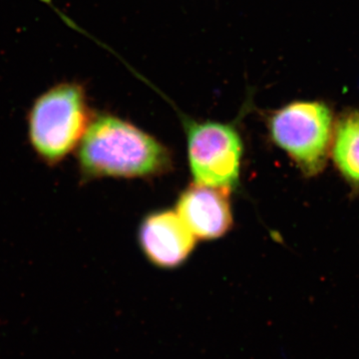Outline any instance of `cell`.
Segmentation results:
<instances>
[{"label":"cell","instance_id":"1","mask_svg":"<svg viewBox=\"0 0 359 359\" xmlns=\"http://www.w3.org/2000/svg\"><path fill=\"white\" fill-rule=\"evenodd\" d=\"M82 178L146 179L171 171V151L131 123L111 115L90 122L77 149Z\"/></svg>","mask_w":359,"mask_h":359},{"label":"cell","instance_id":"2","mask_svg":"<svg viewBox=\"0 0 359 359\" xmlns=\"http://www.w3.org/2000/svg\"><path fill=\"white\" fill-rule=\"evenodd\" d=\"M83 89L65 83L45 92L28 116L33 151L49 166L65 160L79 146L90 124Z\"/></svg>","mask_w":359,"mask_h":359},{"label":"cell","instance_id":"3","mask_svg":"<svg viewBox=\"0 0 359 359\" xmlns=\"http://www.w3.org/2000/svg\"><path fill=\"white\" fill-rule=\"evenodd\" d=\"M271 141L306 177L327 166L334 140V117L327 104L297 101L275 111L268 119Z\"/></svg>","mask_w":359,"mask_h":359},{"label":"cell","instance_id":"4","mask_svg":"<svg viewBox=\"0 0 359 359\" xmlns=\"http://www.w3.org/2000/svg\"><path fill=\"white\" fill-rule=\"evenodd\" d=\"M185 128L194 183L235 190L244 155L238 130L231 124L212 121H188Z\"/></svg>","mask_w":359,"mask_h":359},{"label":"cell","instance_id":"5","mask_svg":"<svg viewBox=\"0 0 359 359\" xmlns=\"http://www.w3.org/2000/svg\"><path fill=\"white\" fill-rule=\"evenodd\" d=\"M138 242L150 263L161 269H176L192 254L197 238L176 211L162 210L143 219Z\"/></svg>","mask_w":359,"mask_h":359},{"label":"cell","instance_id":"6","mask_svg":"<svg viewBox=\"0 0 359 359\" xmlns=\"http://www.w3.org/2000/svg\"><path fill=\"white\" fill-rule=\"evenodd\" d=\"M231 193L193 182L179 196L175 211L197 240H218L233 226Z\"/></svg>","mask_w":359,"mask_h":359},{"label":"cell","instance_id":"7","mask_svg":"<svg viewBox=\"0 0 359 359\" xmlns=\"http://www.w3.org/2000/svg\"><path fill=\"white\" fill-rule=\"evenodd\" d=\"M330 154L340 176L359 192V111L344 113L335 127Z\"/></svg>","mask_w":359,"mask_h":359}]
</instances>
